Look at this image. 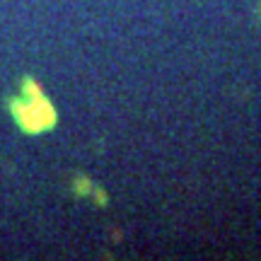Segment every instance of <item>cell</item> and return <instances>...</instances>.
Wrapping results in <instances>:
<instances>
[{
	"label": "cell",
	"instance_id": "cell-1",
	"mask_svg": "<svg viewBox=\"0 0 261 261\" xmlns=\"http://www.w3.org/2000/svg\"><path fill=\"white\" fill-rule=\"evenodd\" d=\"M8 109L15 126L27 136H41L58 126L56 107L51 104L44 87L29 75L22 80V92L8 99Z\"/></svg>",
	"mask_w": 261,
	"mask_h": 261
},
{
	"label": "cell",
	"instance_id": "cell-2",
	"mask_svg": "<svg viewBox=\"0 0 261 261\" xmlns=\"http://www.w3.org/2000/svg\"><path fill=\"white\" fill-rule=\"evenodd\" d=\"M94 189V181L90 177H85V174H75L73 179V196L75 198H85V196H90Z\"/></svg>",
	"mask_w": 261,
	"mask_h": 261
},
{
	"label": "cell",
	"instance_id": "cell-3",
	"mask_svg": "<svg viewBox=\"0 0 261 261\" xmlns=\"http://www.w3.org/2000/svg\"><path fill=\"white\" fill-rule=\"evenodd\" d=\"M90 198H92V201L99 205V208L109 205V196H107V191H104L102 187H97V184H94V189H92V194H90Z\"/></svg>",
	"mask_w": 261,
	"mask_h": 261
},
{
	"label": "cell",
	"instance_id": "cell-4",
	"mask_svg": "<svg viewBox=\"0 0 261 261\" xmlns=\"http://www.w3.org/2000/svg\"><path fill=\"white\" fill-rule=\"evenodd\" d=\"M259 12H261V8H259Z\"/></svg>",
	"mask_w": 261,
	"mask_h": 261
}]
</instances>
